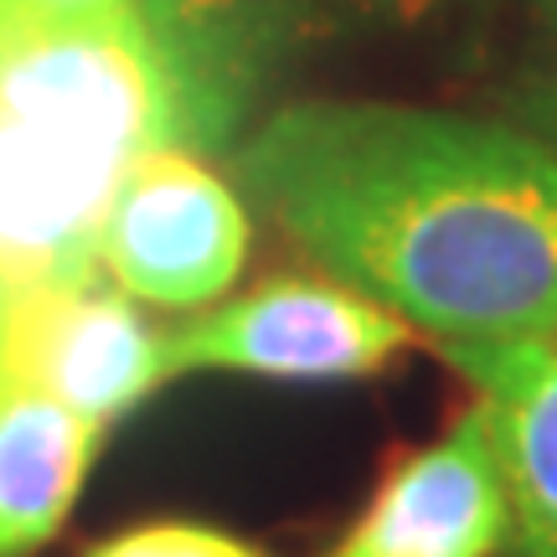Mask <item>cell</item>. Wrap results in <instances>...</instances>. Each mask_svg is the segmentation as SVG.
Listing matches in <instances>:
<instances>
[{
	"label": "cell",
	"instance_id": "8992f818",
	"mask_svg": "<svg viewBox=\"0 0 557 557\" xmlns=\"http://www.w3.org/2000/svg\"><path fill=\"white\" fill-rule=\"evenodd\" d=\"M0 377L109 429L171 377L165 336L103 274L0 289Z\"/></svg>",
	"mask_w": 557,
	"mask_h": 557
},
{
	"label": "cell",
	"instance_id": "5b68a950",
	"mask_svg": "<svg viewBox=\"0 0 557 557\" xmlns=\"http://www.w3.org/2000/svg\"><path fill=\"white\" fill-rule=\"evenodd\" d=\"M413 325L341 278H269L165 331L171 377L238 372L269 382H357L408 351Z\"/></svg>",
	"mask_w": 557,
	"mask_h": 557
},
{
	"label": "cell",
	"instance_id": "30bf717a",
	"mask_svg": "<svg viewBox=\"0 0 557 557\" xmlns=\"http://www.w3.org/2000/svg\"><path fill=\"white\" fill-rule=\"evenodd\" d=\"M88 557H269L253 542L201 527V521H145L129 532H114L109 542L88 547Z\"/></svg>",
	"mask_w": 557,
	"mask_h": 557
},
{
	"label": "cell",
	"instance_id": "3957f363",
	"mask_svg": "<svg viewBox=\"0 0 557 557\" xmlns=\"http://www.w3.org/2000/svg\"><path fill=\"white\" fill-rule=\"evenodd\" d=\"M444 0H139L181 99L186 150H222L243 135L269 83L331 41L413 26Z\"/></svg>",
	"mask_w": 557,
	"mask_h": 557
},
{
	"label": "cell",
	"instance_id": "7a4b0ae2",
	"mask_svg": "<svg viewBox=\"0 0 557 557\" xmlns=\"http://www.w3.org/2000/svg\"><path fill=\"white\" fill-rule=\"evenodd\" d=\"M156 145L186 139L139 21L47 26L0 5V289L99 274L109 197Z\"/></svg>",
	"mask_w": 557,
	"mask_h": 557
},
{
	"label": "cell",
	"instance_id": "7c38bea8",
	"mask_svg": "<svg viewBox=\"0 0 557 557\" xmlns=\"http://www.w3.org/2000/svg\"><path fill=\"white\" fill-rule=\"evenodd\" d=\"M532 5V21L542 32V47H547V94H553V114H557V0H527Z\"/></svg>",
	"mask_w": 557,
	"mask_h": 557
},
{
	"label": "cell",
	"instance_id": "9c48e42d",
	"mask_svg": "<svg viewBox=\"0 0 557 557\" xmlns=\"http://www.w3.org/2000/svg\"><path fill=\"white\" fill-rule=\"evenodd\" d=\"M99 434V423L32 387H0V557H26L58 537L88 480Z\"/></svg>",
	"mask_w": 557,
	"mask_h": 557
},
{
	"label": "cell",
	"instance_id": "6da1fadb",
	"mask_svg": "<svg viewBox=\"0 0 557 557\" xmlns=\"http://www.w3.org/2000/svg\"><path fill=\"white\" fill-rule=\"evenodd\" d=\"M233 186L331 278L413 331L557 341V145L387 99L269 109Z\"/></svg>",
	"mask_w": 557,
	"mask_h": 557
},
{
	"label": "cell",
	"instance_id": "8fae6325",
	"mask_svg": "<svg viewBox=\"0 0 557 557\" xmlns=\"http://www.w3.org/2000/svg\"><path fill=\"white\" fill-rule=\"evenodd\" d=\"M11 16L47 26H129L139 21V0H0Z\"/></svg>",
	"mask_w": 557,
	"mask_h": 557
},
{
	"label": "cell",
	"instance_id": "ba28073f",
	"mask_svg": "<svg viewBox=\"0 0 557 557\" xmlns=\"http://www.w3.org/2000/svg\"><path fill=\"white\" fill-rule=\"evenodd\" d=\"M475 382L506 470L500 557H557V341H449Z\"/></svg>",
	"mask_w": 557,
	"mask_h": 557
},
{
	"label": "cell",
	"instance_id": "4fadbf2b",
	"mask_svg": "<svg viewBox=\"0 0 557 557\" xmlns=\"http://www.w3.org/2000/svg\"><path fill=\"white\" fill-rule=\"evenodd\" d=\"M0 387H5V377H0Z\"/></svg>",
	"mask_w": 557,
	"mask_h": 557
},
{
	"label": "cell",
	"instance_id": "277c9868",
	"mask_svg": "<svg viewBox=\"0 0 557 557\" xmlns=\"http://www.w3.org/2000/svg\"><path fill=\"white\" fill-rule=\"evenodd\" d=\"M253 243L248 201L201 150L156 145L124 171L99 227V274L160 310L218 305Z\"/></svg>",
	"mask_w": 557,
	"mask_h": 557
},
{
	"label": "cell",
	"instance_id": "52a82bcc",
	"mask_svg": "<svg viewBox=\"0 0 557 557\" xmlns=\"http://www.w3.org/2000/svg\"><path fill=\"white\" fill-rule=\"evenodd\" d=\"M506 470L485 403L413 455H403L357 521L320 557H500Z\"/></svg>",
	"mask_w": 557,
	"mask_h": 557
}]
</instances>
